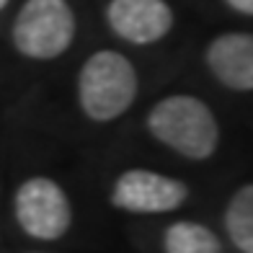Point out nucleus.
Listing matches in <instances>:
<instances>
[{
  "instance_id": "nucleus-2",
  "label": "nucleus",
  "mask_w": 253,
  "mask_h": 253,
  "mask_svg": "<svg viewBox=\"0 0 253 253\" xmlns=\"http://www.w3.org/2000/svg\"><path fill=\"white\" fill-rule=\"evenodd\" d=\"M137 70L124 54L101 49L90 54L78 75V103L90 122H114L137 98Z\"/></svg>"
},
{
  "instance_id": "nucleus-5",
  "label": "nucleus",
  "mask_w": 253,
  "mask_h": 253,
  "mask_svg": "<svg viewBox=\"0 0 253 253\" xmlns=\"http://www.w3.org/2000/svg\"><path fill=\"white\" fill-rule=\"evenodd\" d=\"M189 199L183 181L158 173V170L129 168L114 181L111 204L132 214H163L173 212Z\"/></svg>"
},
{
  "instance_id": "nucleus-7",
  "label": "nucleus",
  "mask_w": 253,
  "mask_h": 253,
  "mask_svg": "<svg viewBox=\"0 0 253 253\" xmlns=\"http://www.w3.org/2000/svg\"><path fill=\"white\" fill-rule=\"evenodd\" d=\"M210 73L230 90H253V34H220L204 52Z\"/></svg>"
},
{
  "instance_id": "nucleus-9",
  "label": "nucleus",
  "mask_w": 253,
  "mask_h": 253,
  "mask_svg": "<svg viewBox=\"0 0 253 253\" xmlns=\"http://www.w3.org/2000/svg\"><path fill=\"white\" fill-rule=\"evenodd\" d=\"M166 253H222V240L210 227L191 220H178L163 233Z\"/></svg>"
},
{
  "instance_id": "nucleus-1",
  "label": "nucleus",
  "mask_w": 253,
  "mask_h": 253,
  "mask_svg": "<svg viewBox=\"0 0 253 253\" xmlns=\"http://www.w3.org/2000/svg\"><path fill=\"white\" fill-rule=\"evenodd\" d=\"M147 129L158 142L189 160L212 158L220 145V124L197 96H168L147 114Z\"/></svg>"
},
{
  "instance_id": "nucleus-4",
  "label": "nucleus",
  "mask_w": 253,
  "mask_h": 253,
  "mask_svg": "<svg viewBox=\"0 0 253 253\" xmlns=\"http://www.w3.org/2000/svg\"><path fill=\"white\" fill-rule=\"evenodd\" d=\"M16 222L29 238L57 240L73 222V207L65 189L47 176L26 178L13 197Z\"/></svg>"
},
{
  "instance_id": "nucleus-11",
  "label": "nucleus",
  "mask_w": 253,
  "mask_h": 253,
  "mask_svg": "<svg viewBox=\"0 0 253 253\" xmlns=\"http://www.w3.org/2000/svg\"><path fill=\"white\" fill-rule=\"evenodd\" d=\"M8 3H10V0H0V10H3V8H5Z\"/></svg>"
},
{
  "instance_id": "nucleus-10",
  "label": "nucleus",
  "mask_w": 253,
  "mask_h": 253,
  "mask_svg": "<svg viewBox=\"0 0 253 253\" xmlns=\"http://www.w3.org/2000/svg\"><path fill=\"white\" fill-rule=\"evenodd\" d=\"M225 3L243 16H253V0H225Z\"/></svg>"
},
{
  "instance_id": "nucleus-8",
  "label": "nucleus",
  "mask_w": 253,
  "mask_h": 253,
  "mask_svg": "<svg viewBox=\"0 0 253 253\" xmlns=\"http://www.w3.org/2000/svg\"><path fill=\"white\" fill-rule=\"evenodd\" d=\"M222 225L230 243L240 253H253V183L240 186L230 197Z\"/></svg>"
},
{
  "instance_id": "nucleus-6",
  "label": "nucleus",
  "mask_w": 253,
  "mask_h": 253,
  "mask_svg": "<svg viewBox=\"0 0 253 253\" xmlns=\"http://www.w3.org/2000/svg\"><path fill=\"white\" fill-rule=\"evenodd\" d=\"M106 21L124 42L155 44L173 26V10L166 0H111Z\"/></svg>"
},
{
  "instance_id": "nucleus-3",
  "label": "nucleus",
  "mask_w": 253,
  "mask_h": 253,
  "mask_svg": "<svg viewBox=\"0 0 253 253\" xmlns=\"http://www.w3.org/2000/svg\"><path fill=\"white\" fill-rule=\"evenodd\" d=\"M75 13L67 0H26L13 21V47L29 60H54L75 39Z\"/></svg>"
}]
</instances>
